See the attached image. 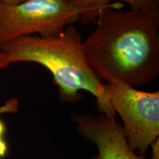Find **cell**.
Returning a JSON list of instances; mask_svg holds the SVG:
<instances>
[{
	"label": "cell",
	"mask_w": 159,
	"mask_h": 159,
	"mask_svg": "<svg viewBox=\"0 0 159 159\" xmlns=\"http://www.w3.org/2000/svg\"><path fill=\"white\" fill-rule=\"evenodd\" d=\"M9 64L7 62L5 54H4L2 52L0 51V71L2 70V69L7 68Z\"/></svg>",
	"instance_id": "cell-8"
},
{
	"label": "cell",
	"mask_w": 159,
	"mask_h": 159,
	"mask_svg": "<svg viewBox=\"0 0 159 159\" xmlns=\"http://www.w3.org/2000/svg\"><path fill=\"white\" fill-rule=\"evenodd\" d=\"M80 33L73 25L51 36L27 35L0 47L9 66L13 63H35L52 75L61 98L67 102L80 99L82 91L95 97L99 112L116 116L103 88L85 59Z\"/></svg>",
	"instance_id": "cell-2"
},
{
	"label": "cell",
	"mask_w": 159,
	"mask_h": 159,
	"mask_svg": "<svg viewBox=\"0 0 159 159\" xmlns=\"http://www.w3.org/2000/svg\"><path fill=\"white\" fill-rule=\"evenodd\" d=\"M103 88L115 113L122 119L128 147L144 155L159 135V92L118 83H103Z\"/></svg>",
	"instance_id": "cell-4"
},
{
	"label": "cell",
	"mask_w": 159,
	"mask_h": 159,
	"mask_svg": "<svg viewBox=\"0 0 159 159\" xmlns=\"http://www.w3.org/2000/svg\"><path fill=\"white\" fill-rule=\"evenodd\" d=\"M103 10L96 28L83 43L89 66L102 82L136 87L159 75V7Z\"/></svg>",
	"instance_id": "cell-1"
},
{
	"label": "cell",
	"mask_w": 159,
	"mask_h": 159,
	"mask_svg": "<svg viewBox=\"0 0 159 159\" xmlns=\"http://www.w3.org/2000/svg\"><path fill=\"white\" fill-rule=\"evenodd\" d=\"M4 3L9 4V5H16V4H19L25 1V0H0Z\"/></svg>",
	"instance_id": "cell-10"
},
{
	"label": "cell",
	"mask_w": 159,
	"mask_h": 159,
	"mask_svg": "<svg viewBox=\"0 0 159 159\" xmlns=\"http://www.w3.org/2000/svg\"><path fill=\"white\" fill-rule=\"evenodd\" d=\"M152 158L158 159V139L152 144Z\"/></svg>",
	"instance_id": "cell-9"
},
{
	"label": "cell",
	"mask_w": 159,
	"mask_h": 159,
	"mask_svg": "<svg viewBox=\"0 0 159 159\" xmlns=\"http://www.w3.org/2000/svg\"><path fill=\"white\" fill-rule=\"evenodd\" d=\"M19 111V100L13 98L7 101L5 105L0 106V114L5 113H16ZM6 127L3 121L0 119V159L5 158L7 153V144L5 142V136Z\"/></svg>",
	"instance_id": "cell-7"
},
{
	"label": "cell",
	"mask_w": 159,
	"mask_h": 159,
	"mask_svg": "<svg viewBox=\"0 0 159 159\" xmlns=\"http://www.w3.org/2000/svg\"><path fill=\"white\" fill-rule=\"evenodd\" d=\"M78 21V11L66 0L0 1V47L23 36L57 35Z\"/></svg>",
	"instance_id": "cell-3"
},
{
	"label": "cell",
	"mask_w": 159,
	"mask_h": 159,
	"mask_svg": "<svg viewBox=\"0 0 159 159\" xmlns=\"http://www.w3.org/2000/svg\"><path fill=\"white\" fill-rule=\"evenodd\" d=\"M79 12L80 21L83 25L95 24L103 10L112 5L113 0H66ZM128 4L132 9L158 8L159 0H116Z\"/></svg>",
	"instance_id": "cell-6"
},
{
	"label": "cell",
	"mask_w": 159,
	"mask_h": 159,
	"mask_svg": "<svg viewBox=\"0 0 159 159\" xmlns=\"http://www.w3.org/2000/svg\"><path fill=\"white\" fill-rule=\"evenodd\" d=\"M72 118L80 135L98 149V155L92 159H146L144 155L138 156L129 148L122 125L116 116L75 114Z\"/></svg>",
	"instance_id": "cell-5"
}]
</instances>
